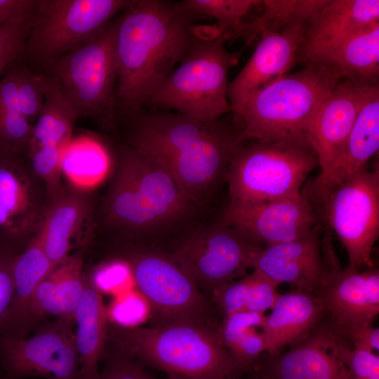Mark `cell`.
I'll return each instance as SVG.
<instances>
[{"instance_id": "cell-1", "label": "cell", "mask_w": 379, "mask_h": 379, "mask_svg": "<svg viewBox=\"0 0 379 379\" xmlns=\"http://www.w3.org/2000/svg\"><path fill=\"white\" fill-rule=\"evenodd\" d=\"M130 146L165 169L190 202H199L222 178L240 145V130L220 118L205 121L178 112H133Z\"/></svg>"}, {"instance_id": "cell-2", "label": "cell", "mask_w": 379, "mask_h": 379, "mask_svg": "<svg viewBox=\"0 0 379 379\" xmlns=\"http://www.w3.org/2000/svg\"><path fill=\"white\" fill-rule=\"evenodd\" d=\"M191 16L174 2L138 0L114 21L119 104L133 113L148 103L192 41Z\"/></svg>"}, {"instance_id": "cell-3", "label": "cell", "mask_w": 379, "mask_h": 379, "mask_svg": "<svg viewBox=\"0 0 379 379\" xmlns=\"http://www.w3.org/2000/svg\"><path fill=\"white\" fill-rule=\"evenodd\" d=\"M113 336L126 352L174 379H227L241 368L213 325L172 321L155 327L118 326Z\"/></svg>"}, {"instance_id": "cell-4", "label": "cell", "mask_w": 379, "mask_h": 379, "mask_svg": "<svg viewBox=\"0 0 379 379\" xmlns=\"http://www.w3.org/2000/svg\"><path fill=\"white\" fill-rule=\"evenodd\" d=\"M190 203L152 159L130 145L119 149L103 204L109 225L131 232L148 230L178 219Z\"/></svg>"}, {"instance_id": "cell-5", "label": "cell", "mask_w": 379, "mask_h": 379, "mask_svg": "<svg viewBox=\"0 0 379 379\" xmlns=\"http://www.w3.org/2000/svg\"><path fill=\"white\" fill-rule=\"evenodd\" d=\"M226 39L218 27H197L179 65L147 104L205 121L231 112L227 73L238 63L239 53L226 48Z\"/></svg>"}, {"instance_id": "cell-6", "label": "cell", "mask_w": 379, "mask_h": 379, "mask_svg": "<svg viewBox=\"0 0 379 379\" xmlns=\"http://www.w3.org/2000/svg\"><path fill=\"white\" fill-rule=\"evenodd\" d=\"M309 67L286 74L255 92L237 114L244 121L243 140L281 142L312 149L311 122L337 84Z\"/></svg>"}, {"instance_id": "cell-7", "label": "cell", "mask_w": 379, "mask_h": 379, "mask_svg": "<svg viewBox=\"0 0 379 379\" xmlns=\"http://www.w3.org/2000/svg\"><path fill=\"white\" fill-rule=\"evenodd\" d=\"M115 22L46 67L79 117L111 128L119 105L114 53Z\"/></svg>"}, {"instance_id": "cell-8", "label": "cell", "mask_w": 379, "mask_h": 379, "mask_svg": "<svg viewBox=\"0 0 379 379\" xmlns=\"http://www.w3.org/2000/svg\"><path fill=\"white\" fill-rule=\"evenodd\" d=\"M318 166L311 149L281 142L245 140L225 178L231 199L263 202L302 196L300 188Z\"/></svg>"}, {"instance_id": "cell-9", "label": "cell", "mask_w": 379, "mask_h": 379, "mask_svg": "<svg viewBox=\"0 0 379 379\" xmlns=\"http://www.w3.org/2000/svg\"><path fill=\"white\" fill-rule=\"evenodd\" d=\"M131 0H37L24 53L44 67L98 36Z\"/></svg>"}, {"instance_id": "cell-10", "label": "cell", "mask_w": 379, "mask_h": 379, "mask_svg": "<svg viewBox=\"0 0 379 379\" xmlns=\"http://www.w3.org/2000/svg\"><path fill=\"white\" fill-rule=\"evenodd\" d=\"M345 248L347 268L374 267L373 246L379 235V168H365L335 187L319 213Z\"/></svg>"}, {"instance_id": "cell-11", "label": "cell", "mask_w": 379, "mask_h": 379, "mask_svg": "<svg viewBox=\"0 0 379 379\" xmlns=\"http://www.w3.org/2000/svg\"><path fill=\"white\" fill-rule=\"evenodd\" d=\"M137 290L162 324L189 321L212 325L210 307L195 281L170 256L140 251L127 261Z\"/></svg>"}, {"instance_id": "cell-12", "label": "cell", "mask_w": 379, "mask_h": 379, "mask_svg": "<svg viewBox=\"0 0 379 379\" xmlns=\"http://www.w3.org/2000/svg\"><path fill=\"white\" fill-rule=\"evenodd\" d=\"M74 322L60 318L29 338L0 336V379H79Z\"/></svg>"}, {"instance_id": "cell-13", "label": "cell", "mask_w": 379, "mask_h": 379, "mask_svg": "<svg viewBox=\"0 0 379 379\" xmlns=\"http://www.w3.org/2000/svg\"><path fill=\"white\" fill-rule=\"evenodd\" d=\"M262 247L220 222L198 229L169 256L212 293L243 275L251 253Z\"/></svg>"}, {"instance_id": "cell-14", "label": "cell", "mask_w": 379, "mask_h": 379, "mask_svg": "<svg viewBox=\"0 0 379 379\" xmlns=\"http://www.w3.org/2000/svg\"><path fill=\"white\" fill-rule=\"evenodd\" d=\"M47 206L45 185L27 156L0 149V241L20 251L37 232Z\"/></svg>"}, {"instance_id": "cell-15", "label": "cell", "mask_w": 379, "mask_h": 379, "mask_svg": "<svg viewBox=\"0 0 379 379\" xmlns=\"http://www.w3.org/2000/svg\"><path fill=\"white\" fill-rule=\"evenodd\" d=\"M220 222L262 246L294 240L322 222L303 195L263 202L230 199Z\"/></svg>"}, {"instance_id": "cell-16", "label": "cell", "mask_w": 379, "mask_h": 379, "mask_svg": "<svg viewBox=\"0 0 379 379\" xmlns=\"http://www.w3.org/2000/svg\"><path fill=\"white\" fill-rule=\"evenodd\" d=\"M324 225H317L305 235L253 251L248 267L258 270L279 283L313 293L339 265L335 255L324 242Z\"/></svg>"}, {"instance_id": "cell-17", "label": "cell", "mask_w": 379, "mask_h": 379, "mask_svg": "<svg viewBox=\"0 0 379 379\" xmlns=\"http://www.w3.org/2000/svg\"><path fill=\"white\" fill-rule=\"evenodd\" d=\"M314 294L331 316V327L341 336L372 326L379 313V270L333 267Z\"/></svg>"}, {"instance_id": "cell-18", "label": "cell", "mask_w": 379, "mask_h": 379, "mask_svg": "<svg viewBox=\"0 0 379 379\" xmlns=\"http://www.w3.org/2000/svg\"><path fill=\"white\" fill-rule=\"evenodd\" d=\"M379 149V85L368 91L337 161L319 174L302 192L319 213L328 194L351 176L367 167Z\"/></svg>"}, {"instance_id": "cell-19", "label": "cell", "mask_w": 379, "mask_h": 379, "mask_svg": "<svg viewBox=\"0 0 379 379\" xmlns=\"http://www.w3.org/2000/svg\"><path fill=\"white\" fill-rule=\"evenodd\" d=\"M307 27L295 26L279 32H262L252 55L228 86L231 111L236 115L257 91L288 74L296 56Z\"/></svg>"}, {"instance_id": "cell-20", "label": "cell", "mask_w": 379, "mask_h": 379, "mask_svg": "<svg viewBox=\"0 0 379 379\" xmlns=\"http://www.w3.org/2000/svg\"><path fill=\"white\" fill-rule=\"evenodd\" d=\"M372 86L342 81L321 102L308 132L310 146L321 168L319 174L328 171L340 157L366 93Z\"/></svg>"}, {"instance_id": "cell-21", "label": "cell", "mask_w": 379, "mask_h": 379, "mask_svg": "<svg viewBox=\"0 0 379 379\" xmlns=\"http://www.w3.org/2000/svg\"><path fill=\"white\" fill-rule=\"evenodd\" d=\"M296 62L322 74L335 83L350 81L358 85L379 84V23L314 52Z\"/></svg>"}, {"instance_id": "cell-22", "label": "cell", "mask_w": 379, "mask_h": 379, "mask_svg": "<svg viewBox=\"0 0 379 379\" xmlns=\"http://www.w3.org/2000/svg\"><path fill=\"white\" fill-rule=\"evenodd\" d=\"M260 376L265 379H353L330 347L327 326L314 329L286 352L270 355Z\"/></svg>"}, {"instance_id": "cell-23", "label": "cell", "mask_w": 379, "mask_h": 379, "mask_svg": "<svg viewBox=\"0 0 379 379\" xmlns=\"http://www.w3.org/2000/svg\"><path fill=\"white\" fill-rule=\"evenodd\" d=\"M378 23V0H329L307 26L296 58L349 38Z\"/></svg>"}, {"instance_id": "cell-24", "label": "cell", "mask_w": 379, "mask_h": 379, "mask_svg": "<svg viewBox=\"0 0 379 379\" xmlns=\"http://www.w3.org/2000/svg\"><path fill=\"white\" fill-rule=\"evenodd\" d=\"M325 312L312 293L295 290L281 294L270 314L265 317L262 331L265 352L275 355L285 346L304 340L318 325Z\"/></svg>"}, {"instance_id": "cell-25", "label": "cell", "mask_w": 379, "mask_h": 379, "mask_svg": "<svg viewBox=\"0 0 379 379\" xmlns=\"http://www.w3.org/2000/svg\"><path fill=\"white\" fill-rule=\"evenodd\" d=\"M36 234L23 251H20L13 267L15 293L3 321L0 336L25 338L32 317L31 301L39 283L54 269Z\"/></svg>"}, {"instance_id": "cell-26", "label": "cell", "mask_w": 379, "mask_h": 379, "mask_svg": "<svg viewBox=\"0 0 379 379\" xmlns=\"http://www.w3.org/2000/svg\"><path fill=\"white\" fill-rule=\"evenodd\" d=\"M91 208L88 192L69 186L48 204L36 234L54 267L69 255L71 241L90 216Z\"/></svg>"}, {"instance_id": "cell-27", "label": "cell", "mask_w": 379, "mask_h": 379, "mask_svg": "<svg viewBox=\"0 0 379 379\" xmlns=\"http://www.w3.org/2000/svg\"><path fill=\"white\" fill-rule=\"evenodd\" d=\"M81 255H68L37 286L30 305L32 319L45 316L74 319L86 279Z\"/></svg>"}, {"instance_id": "cell-28", "label": "cell", "mask_w": 379, "mask_h": 379, "mask_svg": "<svg viewBox=\"0 0 379 379\" xmlns=\"http://www.w3.org/2000/svg\"><path fill=\"white\" fill-rule=\"evenodd\" d=\"M85 287L74 315L79 379H99L98 363L105 349L107 313L101 293L85 277Z\"/></svg>"}, {"instance_id": "cell-29", "label": "cell", "mask_w": 379, "mask_h": 379, "mask_svg": "<svg viewBox=\"0 0 379 379\" xmlns=\"http://www.w3.org/2000/svg\"><path fill=\"white\" fill-rule=\"evenodd\" d=\"M114 166L109 150L98 140H71L63 151L61 169L69 187L89 192L109 176Z\"/></svg>"}, {"instance_id": "cell-30", "label": "cell", "mask_w": 379, "mask_h": 379, "mask_svg": "<svg viewBox=\"0 0 379 379\" xmlns=\"http://www.w3.org/2000/svg\"><path fill=\"white\" fill-rule=\"evenodd\" d=\"M78 118L74 107L51 78L36 124L33 126L31 149L52 146L65 149L72 139L74 126Z\"/></svg>"}, {"instance_id": "cell-31", "label": "cell", "mask_w": 379, "mask_h": 379, "mask_svg": "<svg viewBox=\"0 0 379 379\" xmlns=\"http://www.w3.org/2000/svg\"><path fill=\"white\" fill-rule=\"evenodd\" d=\"M329 0H265L262 13L246 22L243 36L251 43L262 32L307 27Z\"/></svg>"}, {"instance_id": "cell-32", "label": "cell", "mask_w": 379, "mask_h": 379, "mask_svg": "<svg viewBox=\"0 0 379 379\" xmlns=\"http://www.w3.org/2000/svg\"><path fill=\"white\" fill-rule=\"evenodd\" d=\"M265 314L243 310L225 317L218 326L220 340L230 354L246 366L266 350L262 327Z\"/></svg>"}, {"instance_id": "cell-33", "label": "cell", "mask_w": 379, "mask_h": 379, "mask_svg": "<svg viewBox=\"0 0 379 379\" xmlns=\"http://www.w3.org/2000/svg\"><path fill=\"white\" fill-rule=\"evenodd\" d=\"M254 0H184L177 2L179 9L190 15H204L213 18L218 27L227 38L243 36L244 18L251 8L260 4Z\"/></svg>"}, {"instance_id": "cell-34", "label": "cell", "mask_w": 379, "mask_h": 379, "mask_svg": "<svg viewBox=\"0 0 379 379\" xmlns=\"http://www.w3.org/2000/svg\"><path fill=\"white\" fill-rule=\"evenodd\" d=\"M327 335L331 350L347 367L353 379L379 376L378 354L358 347H350L331 325L327 326Z\"/></svg>"}, {"instance_id": "cell-35", "label": "cell", "mask_w": 379, "mask_h": 379, "mask_svg": "<svg viewBox=\"0 0 379 379\" xmlns=\"http://www.w3.org/2000/svg\"><path fill=\"white\" fill-rule=\"evenodd\" d=\"M63 149L52 146L32 147L27 156L30 165L45 185L48 204L65 188L61 162Z\"/></svg>"}, {"instance_id": "cell-36", "label": "cell", "mask_w": 379, "mask_h": 379, "mask_svg": "<svg viewBox=\"0 0 379 379\" xmlns=\"http://www.w3.org/2000/svg\"><path fill=\"white\" fill-rule=\"evenodd\" d=\"M19 112L30 122L36 119L46 93L51 83L48 75L32 72L26 67L15 68Z\"/></svg>"}, {"instance_id": "cell-37", "label": "cell", "mask_w": 379, "mask_h": 379, "mask_svg": "<svg viewBox=\"0 0 379 379\" xmlns=\"http://www.w3.org/2000/svg\"><path fill=\"white\" fill-rule=\"evenodd\" d=\"M150 312L149 302L138 290L120 294L106 308L107 319L123 328L138 327Z\"/></svg>"}, {"instance_id": "cell-38", "label": "cell", "mask_w": 379, "mask_h": 379, "mask_svg": "<svg viewBox=\"0 0 379 379\" xmlns=\"http://www.w3.org/2000/svg\"><path fill=\"white\" fill-rule=\"evenodd\" d=\"M32 138L33 126L18 111L0 114V149L27 155Z\"/></svg>"}, {"instance_id": "cell-39", "label": "cell", "mask_w": 379, "mask_h": 379, "mask_svg": "<svg viewBox=\"0 0 379 379\" xmlns=\"http://www.w3.org/2000/svg\"><path fill=\"white\" fill-rule=\"evenodd\" d=\"M31 19L0 25V74L24 53Z\"/></svg>"}, {"instance_id": "cell-40", "label": "cell", "mask_w": 379, "mask_h": 379, "mask_svg": "<svg viewBox=\"0 0 379 379\" xmlns=\"http://www.w3.org/2000/svg\"><path fill=\"white\" fill-rule=\"evenodd\" d=\"M250 286L245 310L265 314L273 307L281 293L280 283L258 270L250 274Z\"/></svg>"}, {"instance_id": "cell-41", "label": "cell", "mask_w": 379, "mask_h": 379, "mask_svg": "<svg viewBox=\"0 0 379 379\" xmlns=\"http://www.w3.org/2000/svg\"><path fill=\"white\" fill-rule=\"evenodd\" d=\"M88 278L98 291L107 293H114L126 288L133 280L128 262L122 260L110 261L99 265Z\"/></svg>"}, {"instance_id": "cell-42", "label": "cell", "mask_w": 379, "mask_h": 379, "mask_svg": "<svg viewBox=\"0 0 379 379\" xmlns=\"http://www.w3.org/2000/svg\"><path fill=\"white\" fill-rule=\"evenodd\" d=\"M250 286V275L227 282L212 293L218 310L225 317L245 310Z\"/></svg>"}, {"instance_id": "cell-43", "label": "cell", "mask_w": 379, "mask_h": 379, "mask_svg": "<svg viewBox=\"0 0 379 379\" xmlns=\"http://www.w3.org/2000/svg\"><path fill=\"white\" fill-rule=\"evenodd\" d=\"M20 251L0 241V331L14 296L13 267Z\"/></svg>"}, {"instance_id": "cell-44", "label": "cell", "mask_w": 379, "mask_h": 379, "mask_svg": "<svg viewBox=\"0 0 379 379\" xmlns=\"http://www.w3.org/2000/svg\"><path fill=\"white\" fill-rule=\"evenodd\" d=\"M99 379H154L131 361L118 358L112 361Z\"/></svg>"}, {"instance_id": "cell-45", "label": "cell", "mask_w": 379, "mask_h": 379, "mask_svg": "<svg viewBox=\"0 0 379 379\" xmlns=\"http://www.w3.org/2000/svg\"><path fill=\"white\" fill-rule=\"evenodd\" d=\"M37 0H0V25L32 18Z\"/></svg>"}, {"instance_id": "cell-46", "label": "cell", "mask_w": 379, "mask_h": 379, "mask_svg": "<svg viewBox=\"0 0 379 379\" xmlns=\"http://www.w3.org/2000/svg\"><path fill=\"white\" fill-rule=\"evenodd\" d=\"M18 111V79L15 68L0 80V114Z\"/></svg>"}, {"instance_id": "cell-47", "label": "cell", "mask_w": 379, "mask_h": 379, "mask_svg": "<svg viewBox=\"0 0 379 379\" xmlns=\"http://www.w3.org/2000/svg\"><path fill=\"white\" fill-rule=\"evenodd\" d=\"M344 336L351 340L354 347L378 353L379 328L372 326H362L347 332Z\"/></svg>"}, {"instance_id": "cell-48", "label": "cell", "mask_w": 379, "mask_h": 379, "mask_svg": "<svg viewBox=\"0 0 379 379\" xmlns=\"http://www.w3.org/2000/svg\"><path fill=\"white\" fill-rule=\"evenodd\" d=\"M364 379H379V376L370 377V378H366Z\"/></svg>"}, {"instance_id": "cell-49", "label": "cell", "mask_w": 379, "mask_h": 379, "mask_svg": "<svg viewBox=\"0 0 379 379\" xmlns=\"http://www.w3.org/2000/svg\"><path fill=\"white\" fill-rule=\"evenodd\" d=\"M253 379H265V378L262 377V376H260V377H256V378H253Z\"/></svg>"}, {"instance_id": "cell-50", "label": "cell", "mask_w": 379, "mask_h": 379, "mask_svg": "<svg viewBox=\"0 0 379 379\" xmlns=\"http://www.w3.org/2000/svg\"><path fill=\"white\" fill-rule=\"evenodd\" d=\"M227 379H232L231 378H228Z\"/></svg>"}]
</instances>
